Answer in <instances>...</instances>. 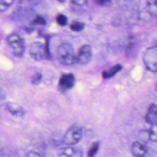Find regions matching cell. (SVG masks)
Returning <instances> with one entry per match:
<instances>
[{
    "label": "cell",
    "instance_id": "cell-28",
    "mask_svg": "<svg viewBox=\"0 0 157 157\" xmlns=\"http://www.w3.org/2000/svg\"><path fill=\"white\" fill-rule=\"evenodd\" d=\"M58 1H59V2H64L66 0H57Z\"/></svg>",
    "mask_w": 157,
    "mask_h": 157
},
{
    "label": "cell",
    "instance_id": "cell-10",
    "mask_svg": "<svg viewBox=\"0 0 157 157\" xmlns=\"http://www.w3.org/2000/svg\"><path fill=\"white\" fill-rule=\"evenodd\" d=\"M6 109L12 115L15 117H21L25 115V110L23 109L17 104L12 102H7L6 104Z\"/></svg>",
    "mask_w": 157,
    "mask_h": 157
},
{
    "label": "cell",
    "instance_id": "cell-27",
    "mask_svg": "<svg viewBox=\"0 0 157 157\" xmlns=\"http://www.w3.org/2000/svg\"><path fill=\"white\" fill-rule=\"evenodd\" d=\"M43 157H52V156L51 155H45Z\"/></svg>",
    "mask_w": 157,
    "mask_h": 157
},
{
    "label": "cell",
    "instance_id": "cell-22",
    "mask_svg": "<svg viewBox=\"0 0 157 157\" xmlns=\"http://www.w3.org/2000/svg\"><path fill=\"white\" fill-rule=\"evenodd\" d=\"M72 4L78 7H85L88 4V0H71Z\"/></svg>",
    "mask_w": 157,
    "mask_h": 157
},
{
    "label": "cell",
    "instance_id": "cell-7",
    "mask_svg": "<svg viewBox=\"0 0 157 157\" xmlns=\"http://www.w3.org/2000/svg\"><path fill=\"white\" fill-rule=\"evenodd\" d=\"M92 57V50L89 45H83L79 50L77 55V63L85 65L88 64Z\"/></svg>",
    "mask_w": 157,
    "mask_h": 157
},
{
    "label": "cell",
    "instance_id": "cell-15",
    "mask_svg": "<svg viewBox=\"0 0 157 157\" xmlns=\"http://www.w3.org/2000/svg\"><path fill=\"white\" fill-rule=\"evenodd\" d=\"M70 29L75 32H80L82 31L85 28V24L80 21H73L70 25Z\"/></svg>",
    "mask_w": 157,
    "mask_h": 157
},
{
    "label": "cell",
    "instance_id": "cell-17",
    "mask_svg": "<svg viewBox=\"0 0 157 157\" xmlns=\"http://www.w3.org/2000/svg\"><path fill=\"white\" fill-rule=\"evenodd\" d=\"M56 21L58 25L61 26H65L67 24V17L62 13H59L56 16Z\"/></svg>",
    "mask_w": 157,
    "mask_h": 157
},
{
    "label": "cell",
    "instance_id": "cell-25",
    "mask_svg": "<svg viewBox=\"0 0 157 157\" xmlns=\"http://www.w3.org/2000/svg\"><path fill=\"white\" fill-rule=\"evenodd\" d=\"M26 157H42V156L38 152L31 150L27 153Z\"/></svg>",
    "mask_w": 157,
    "mask_h": 157
},
{
    "label": "cell",
    "instance_id": "cell-13",
    "mask_svg": "<svg viewBox=\"0 0 157 157\" xmlns=\"http://www.w3.org/2000/svg\"><path fill=\"white\" fill-rule=\"evenodd\" d=\"M99 142L98 141L93 142L90 146V148L88 150L87 156L88 157H94V156L98 152L99 148Z\"/></svg>",
    "mask_w": 157,
    "mask_h": 157
},
{
    "label": "cell",
    "instance_id": "cell-6",
    "mask_svg": "<svg viewBox=\"0 0 157 157\" xmlns=\"http://www.w3.org/2000/svg\"><path fill=\"white\" fill-rule=\"evenodd\" d=\"M75 84V77L72 73L63 74L58 83V88L61 92H65L71 90Z\"/></svg>",
    "mask_w": 157,
    "mask_h": 157
},
{
    "label": "cell",
    "instance_id": "cell-23",
    "mask_svg": "<svg viewBox=\"0 0 157 157\" xmlns=\"http://www.w3.org/2000/svg\"><path fill=\"white\" fill-rule=\"evenodd\" d=\"M95 4L99 6H109L112 0H93Z\"/></svg>",
    "mask_w": 157,
    "mask_h": 157
},
{
    "label": "cell",
    "instance_id": "cell-14",
    "mask_svg": "<svg viewBox=\"0 0 157 157\" xmlns=\"http://www.w3.org/2000/svg\"><path fill=\"white\" fill-rule=\"evenodd\" d=\"M148 131L150 135V140L153 142H157V124H151Z\"/></svg>",
    "mask_w": 157,
    "mask_h": 157
},
{
    "label": "cell",
    "instance_id": "cell-11",
    "mask_svg": "<svg viewBox=\"0 0 157 157\" xmlns=\"http://www.w3.org/2000/svg\"><path fill=\"white\" fill-rule=\"evenodd\" d=\"M122 69V66L120 64H116L110 68L107 71H104L102 72V77L104 79H109L113 77L117 73Z\"/></svg>",
    "mask_w": 157,
    "mask_h": 157
},
{
    "label": "cell",
    "instance_id": "cell-1",
    "mask_svg": "<svg viewBox=\"0 0 157 157\" xmlns=\"http://www.w3.org/2000/svg\"><path fill=\"white\" fill-rule=\"evenodd\" d=\"M57 57L59 62L64 66H72L77 63V58L72 46L67 42H63L57 48Z\"/></svg>",
    "mask_w": 157,
    "mask_h": 157
},
{
    "label": "cell",
    "instance_id": "cell-19",
    "mask_svg": "<svg viewBox=\"0 0 157 157\" xmlns=\"http://www.w3.org/2000/svg\"><path fill=\"white\" fill-rule=\"evenodd\" d=\"M74 150H75V148H73L71 146H67L66 147L62 148L60 150V154L66 157H71L73 154Z\"/></svg>",
    "mask_w": 157,
    "mask_h": 157
},
{
    "label": "cell",
    "instance_id": "cell-3",
    "mask_svg": "<svg viewBox=\"0 0 157 157\" xmlns=\"http://www.w3.org/2000/svg\"><path fill=\"white\" fill-rule=\"evenodd\" d=\"M82 129L77 124H74L70 126L65 132L63 142L67 146H72L78 144L82 137Z\"/></svg>",
    "mask_w": 157,
    "mask_h": 157
},
{
    "label": "cell",
    "instance_id": "cell-31",
    "mask_svg": "<svg viewBox=\"0 0 157 157\" xmlns=\"http://www.w3.org/2000/svg\"><path fill=\"white\" fill-rule=\"evenodd\" d=\"M144 157H146V156H144Z\"/></svg>",
    "mask_w": 157,
    "mask_h": 157
},
{
    "label": "cell",
    "instance_id": "cell-30",
    "mask_svg": "<svg viewBox=\"0 0 157 157\" xmlns=\"http://www.w3.org/2000/svg\"><path fill=\"white\" fill-rule=\"evenodd\" d=\"M155 124H157V120H156V123H155Z\"/></svg>",
    "mask_w": 157,
    "mask_h": 157
},
{
    "label": "cell",
    "instance_id": "cell-29",
    "mask_svg": "<svg viewBox=\"0 0 157 157\" xmlns=\"http://www.w3.org/2000/svg\"><path fill=\"white\" fill-rule=\"evenodd\" d=\"M155 88H156V90L157 91V82H156V86H155Z\"/></svg>",
    "mask_w": 157,
    "mask_h": 157
},
{
    "label": "cell",
    "instance_id": "cell-4",
    "mask_svg": "<svg viewBox=\"0 0 157 157\" xmlns=\"http://www.w3.org/2000/svg\"><path fill=\"white\" fill-rule=\"evenodd\" d=\"M7 42L12 48V53L16 57L23 56L25 51V42L23 38L13 33L7 38Z\"/></svg>",
    "mask_w": 157,
    "mask_h": 157
},
{
    "label": "cell",
    "instance_id": "cell-24",
    "mask_svg": "<svg viewBox=\"0 0 157 157\" xmlns=\"http://www.w3.org/2000/svg\"><path fill=\"white\" fill-rule=\"evenodd\" d=\"M71 157H83V151L80 148H75Z\"/></svg>",
    "mask_w": 157,
    "mask_h": 157
},
{
    "label": "cell",
    "instance_id": "cell-2",
    "mask_svg": "<svg viewBox=\"0 0 157 157\" xmlns=\"http://www.w3.org/2000/svg\"><path fill=\"white\" fill-rule=\"evenodd\" d=\"M29 55L36 61H41L50 57L48 41L45 44L39 41L33 42L29 50Z\"/></svg>",
    "mask_w": 157,
    "mask_h": 157
},
{
    "label": "cell",
    "instance_id": "cell-12",
    "mask_svg": "<svg viewBox=\"0 0 157 157\" xmlns=\"http://www.w3.org/2000/svg\"><path fill=\"white\" fill-rule=\"evenodd\" d=\"M147 6L149 13L153 17H157V0H147Z\"/></svg>",
    "mask_w": 157,
    "mask_h": 157
},
{
    "label": "cell",
    "instance_id": "cell-21",
    "mask_svg": "<svg viewBox=\"0 0 157 157\" xmlns=\"http://www.w3.org/2000/svg\"><path fill=\"white\" fill-rule=\"evenodd\" d=\"M46 24V21L45 18L41 16H37L31 23V25H45Z\"/></svg>",
    "mask_w": 157,
    "mask_h": 157
},
{
    "label": "cell",
    "instance_id": "cell-26",
    "mask_svg": "<svg viewBox=\"0 0 157 157\" xmlns=\"http://www.w3.org/2000/svg\"><path fill=\"white\" fill-rule=\"evenodd\" d=\"M30 2H31L33 4H37L38 3H40V2H42L43 0H29Z\"/></svg>",
    "mask_w": 157,
    "mask_h": 157
},
{
    "label": "cell",
    "instance_id": "cell-18",
    "mask_svg": "<svg viewBox=\"0 0 157 157\" xmlns=\"http://www.w3.org/2000/svg\"><path fill=\"white\" fill-rule=\"evenodd\" d=\"M139 139L144 143L147 142L150 140V135H149V131L148 130H142L139 133Z\"/></svg>",
    "mask_w": 157,
    "mask_h": 157
},
{
    "label": "cell",
    "instance_id": "cell-20",
    "mask_svg": "<svg viewBox=\"0 0 157 157\" xmlns=\"http://www.w3.org/2000/svg\"><path fill=\"white\" fill-rule=\"evenodd\" d=\"M42 78V74L40 72H37L32 76L31 83L34 85H37L41 82Z\"/></svg>",
    "mask_w": 157,
    "mask_h": 157
},
{
    "label": "cell",
    "instance_id": "cell-16",
    "mask_svg": "<svg viewBox=\"0 0 157 157\" xmlns=\"http://www.w3.org/2000/svg\"><path fill=\"white\" fill-rule=\"evenodd\" d=\"M14 2V0H0V12L6 11Z\"/></svg>",
    "mask_w": 157,
    "mask_h": 157
},
{
    "label": "cell",
    "instance_id": "cell-9",
    "mask_svg": "<svg viewBox=\"0 0 157 157\" xmlns=\"http://www.w3.org/2000/svg\"><path fill=\"white\" fill-rule=\"evenodd\" d=\"M145 120L147 123L153 124L157 120V104H151L148 107Z\"/></svg>",
    "mask_w": 157,
    "mask_h": 157
},
{
    "label": "cell",
    "instance_id": "cell-5",
    "mask_svg": "<svg viewBox=\"0 0 157 157\" xmlns=\"http://www.w3.org/2000/svg\"><path fill=\"white\" fill-rule=\"evenodd\" d=\"M143 61L149 71L157 72V43L145 50L143 55Z\"/></svg>",
    "mask_w": 157,
    "mask_h": 157
},
{
    "label": "cell",
    "instance_id": "cell-8",
    "mask_svg": "<svg viewBox=\"0 0 157 157\" xmlns=\"http://www.w3.org/2000/svg\"><path fill=\"white\" fill-rule=\"evenodd\" d=\"M131 153L135 157H144L148 152V147L139 142H134L131 145Z\"/></svg>",
    "mask_w": 157,
    "mask_h": 157
}]
</instances>
